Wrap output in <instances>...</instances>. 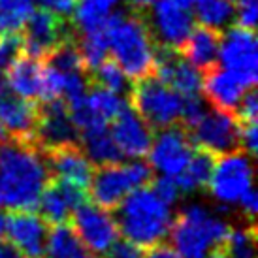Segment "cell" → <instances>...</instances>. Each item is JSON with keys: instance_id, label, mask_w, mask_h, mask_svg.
I'll return each mask as SVG.
<instances>
[{"instance_id": "obj_1", "label": "cell", "mask_w": 258, "mask_h": 258, "mask_svg": "<svg viewBox=\"0 0 258 258\" xmlns=\"http://www.w3.org/2000/svg\"><path fill=\"white\" fill-rule=\"evenodd\" d=\"M49 177L36 142L10 138L0 144V208L34 209Z\"/></svg>"}, {"instance_id": "obj_2", "label": "cell", "mask_w": 258, "mask_h": 258, "mask_svg": "<svg viewBox=\"0 0 258 258\" xmlns=\"http://www.w3.org/2000/svg\"><path fill=\"white\" fill-rule=\"evenodd\" d=\"M109 53L130 81L151 76L155 64V42L145 23L144 10L124 8L111 12L104 23Z\"/></svg>"}, {"instance_id": "obj_3", "label": "cell", "mask_w": 258, "mask_h": 258, "mask_svg": "<svg viewBox=\"0 0 258 258\" xmlns=\"http://www.w3.org/2000/svg\"><path fill=\"white\" fill-rule=\"evenodd\" d=\"M113 219L122 236L145 249L162 243L172 226L170 206L147 185L126 194L113 208Z\"/></svg>"}, {"instance_id": "obj_4", "label": "cell", "mask_w": 258, "mask_h": 258, "mask_svg": "<svg viewBox=\"0 0 258 258\" xmlns=\"http://www.w3.org/2000/svg\"><path fill=\"white\" fill-rule=\"evenodd\" d=\"M230 226L202 204H186L170 226V247L179 258H208L222 247Z\"/></svg>"}, {"instance_id": "obj_5", "label": "cell", "mask_w": 258, "mask_h": 258, "mask_svg": "<svg viewBox=\"0 0 258 258\" xmlns=\"http://www.w3.org/2000/svg\"><path fill=\"white\" fill-rule=\"evenodd\" d=\"M128 104L153 130L173 126L181 119V94L153 74L132 81Z\"/></svg>"}, {"instance_id": "obj_6", "label": "cell", "mask_w": 258, "mask_h": 258, "mask_svg": "<svg viewBox=\"0 0 258 258\" xmlns=\"http://www.w3.org/2000/svg\"><path fill=\"white\" fill-rule=\"evenodd\" d=\"M153 179V168L147 162L136 160L130 164H104L94 168L89 190L96 206L104 209H113L122 198L134 188L145 186Z\"/></svg>"}, {"instance_id": "obj_7", "label": "cell", "mask_w": 258, "mask_h": 258, "mask_svg": "<svg viewBox=\"0 0 258 258\" xmlns=\"http://www.w3.org/2000/svg\"><path fill=\"white\" fill-rule=\"evenodd\" d=\"M219 58L222 68L245 87L252 89L258 78V53L254 30L232 27L221 32Z\"/></svg>"}, {"instance_id": "obj_8", "label": "cell", "mask_w": 258, "mask_h": 258, "mask_svg": "<svg viewBox=\"0 0 258 258\" xmlns=\"http://www.w3.org/2000/svg\"><path fill=\"white\" fill-rule=\"evenodd\" d=\"M21 30L23 53L40 60H43L55 45L76 36V27L68 21V17L55 14L47 8L32 10Z\"/></svg>"}, {"instance_id": "obj_9", "label": "cell", "mask_w": 258, "mask_h": 258, "mask_svg": "<svg viewBox=\"0 0 258 258\" xmlns=\"http://www.w3.org/2000/svg\"><path fill=\"white\" fill-rule=\"evenodd\" d=\"M208 186L211 196L222 208L237 204L252 186V164L249 155L237 149L217 157Z\"/></svg>"}, {"instance_id": "obj_10", "label": "cell", "mask_w": 258, "mask_h": 258, "mask_svg": "<svg viewBox=\"0 0 258 258\" xmlns=\"http://www.w3.org/2000/svg\"><path fill=\"white\" fill-rule=\"evenodd\" d=\"M239 128L241 124L236 115L213 108L208 109L200 121L186 132L194 147H200L213 153L215 157H221L241 147Z\"/></svg>"}, {"instance_id": "obj_11", "label": "cell", "mask_w": 258, "mask_h": 258, "mask_svg": "<svg viewBox=\"0 0 258 258\" xmlns=\"http://www.w3.org/2000/svg\"><path fill=\"white\" fill-rule=\"evenodd\" d=\"M144 15L155 45L179 49L194 29L192 14L172 0H157L151 12L144 10Z\"/></svg>"}, {"instance_id": "obj_12", "label": "cell", "mask_w": 258, "mask_h": 258, "mask_svg": "<svg viewBox=\"0 0 258 258\" xmlns=\"http://www.w3.org/2000/svg\"><path fill=\"white\" fill-rule=\"evenodd\" d=\"M194 145L188 138L185 126H168L158 130L157 138H153L149 155V166L157 170L160 175L175 177L183 172V168L192 157Z\"/></svg>"}, {"instance_id": "obj_13", "label": "cell", "mask_w": 258, "mask_h": 258, "mask_svg": "<svg viewBox=\"0 0 258 258\" xmlns=\"http://www.w3.org/2000/svg\"><path fill=\"white\" fill-rule=\"evenodd\" d=\"M38 122L34 142L40 149H57L64 145L79 144V130L68 113L62 98L51 102H38Z\"/></svg>"}, {"instance_id": "obj_14", "label": "cell", "mask_w": 258, "mask_h": 258, "mask_svg": "<svg viewBox=\"0 0 258 258\" xmlns=\"http://www.w3.org/2000/svg\"><path fill=\"white\" fill-rule=\"evenodd\" d=\"M74 213V230L91 252L104 254V251L119 236L113 215L96 204H81Z\"/></svg>"}, {"instance_id": "obj_15", "label": "cell", "mask_w": 258, "mask_h": 258, "mask_svg": "<svg viewBox=\"0 0 258 258\" xmlns=\"http://www.w3.org/2000/svg\"><path fill=\"white\" fill-rule=\"evenodd\" d=\"M6 234L25 258H40L45 251L49 228L32 209H15L6 217Z\"/></svg>"}, {"instance_id": "obj_16", "label": "cell", "mask_w": 258, "mask_h": 258, "mask_svg": "<svg viewBox=\"0 0 258 258\" xmlns=\"http://www.w3.org/2000/svg\"><path fill=\"white\" fill-rule=\"evenodd\" d=\"M111 138H113L115 145L119 147L122 157L142 158L147 155V151L151 147L153 128L126 102L124 108L115 115L113 126H111Z\"/></svg>"}, {"instance_id": "obj_17", "label": "cell", "mask_w": 258, "mask_h": 258, "mask_svg": "<svg viewBox=\"0 0 258 258\" xmlns=\"http://www.w3.org/2000/svg\"><path fill=\"white\" fill-rule=\"evenodd\" d=\"M38 111V102L21 98L6 83L0 85V122L8 130L10 138L34 142Z\"/></svg>"}, {"instance_id": "obj_18", "label": "cell", "mask_w": 258, "mask_h": 258, "mask_svg": "<svg viewBox=\"0 0 258 258\" xmlns=\"http://www.w3.org/2000/svg\"><path fill=\"white\" fill-rule=\"evenodd\" d=\"M45 164L49 168L51 177H58L68 183L89 188L91 177L94 172V164L87 158L81 145H64L57 149H42Z\"/></svg>"}, {"instance_id": "obj_19", "label": "cell", "mask_w": 258, "mask_h": 258, "mask_svg": "<svg viewBox=\"0 0 258 258\" xmlns=\"http://www.w3.org/2000/svg\"><path fill=\"white\" fill-rule=\"evenodd\" d=\"M202 89L206 93V100L211 102L213 108L230 111V113L236 111L237 104L245 93V87L219 64L206 70Z\"/></svg>"}, {"instance_id": "obj_20", "label": "cell", "mask_w": 258, "mask_h": 258, "mask_svg": "<svg viewBox=\"0 0 258 258\" xmlns=\"http://www.w3.org/2000/svg\"><path fill=\"white\" fill-rule=\"evenodd\" d=\"M219 45H221V32L200 25L198 29H192L179 51L190 64L206 72L219 64Z\"/></svg>"}, {"instance_id": "obj_21", "label": "cell", "mask_w": 258, "mask_h": 258, "mask_svg": "<svg viewBox=\"0 0 258 258\" xmlns=\"http://www.w3.org/2000/svg\"><path fill=\"white\" fill-rule=\"evenodd\" d=\"M6 85L21 98L38 102L42 89V60L21 53L6 70Z\"/></svg>"}, {"instance_id": "obj_22", "label": "cell", "mask_w": 258, "mask_h": 258, "mask_svg": "<svg viewBox=\"0 0 258 258\" xmlns=\"http://www.w3.org/2000/svg\"><path fill=\"white\" fill-rule=\"evenodd\" d=\"M79 145L87 158L96 166L115 164L122 160L121 151L115 145L108 126H96L79 132Z\"/></svg>"}, {"instance_id": "obj_23", "label": "cell", "mask_w": 258, "mask_h": 258, "mask_svg": "<svg viewBox=\"0 0 258 258\" xmlns=\"http://www.w3.org/2000/svg\"><path fill=\"white\" fill-rule=\"evenodd\" d=\"M215 162L217 157L213 153L200 149V147H194L192 157H190V160L183 168V172L173 177L181 192L204 190L209 183V177H211V172L215 168Z\"/></svg>"}, {"instance_id": "obj_24", "label": "cell", "mask_w": 258, "mask_h": 258, "mask_svg": "<svg viewBox=\"0 0 258 258\" xmlns=\"http://www.w3.org/2000/svg\"><path fill=\"white\" fill-rule=\"evenodd\" d=\"M45 249L49 258H93V252L87 249L85 243L76 234V230L66 222L53 224L51 232L47 234Z\"/></svg>"}, {"instance_id": "obj_25", "label": "cell", "mask_w": 258, "mask_h": 258, "mask_svg": "<svg viewBox=\"0 0 258 258\" xmlns=\"http://www.w3.org/2000/svg\"><path fill=\"white\" fill-rule=\"evenodd\" d=\"M36 208L40 211L38 215L42 217L47 224H62L70 219L74 211L70 202L66 200L64 192L60 190L58 183L55 181V177H49L47 185L43 186Z\"/></svg>"}, {"instance_id": "obj_26", "label": "cell", "mask_w": 258, "mask_h": 258, "mask_svg": "<svg viewBox=\"0 0 258 258\" xmlns=\"http://www.w3.org/2000/svg\"><path fill=\"white\" fill-rule=\"evenodd\" d=\"M228 258H256V226L254 221L241 219L232 224L221 247Z\"/></svg>"}, {"instance_id": "obj_27", "label": "cell", "mask_w": 258, "mask_h": 258, "mask_svg": "<svg viewBox=\"0 0 258 258\" xmlns=\"http://www.w3.org/2000/svg\"><path fill=\"white\" fill-rule=\"evenodd\" d=\"M236 6L232 0H196L194 2V17L202 27L222 32L234 21Z\"/></svg>"}, {"instance_id": "obj_28", "label": "cell", "mask_w": 258, "mask_h": 258, "mask_svg": "<svg viewBox=\"0 0 258 258\" xmlns=\"http://www.w3.org/2000/svg\"><path fill=\"white\" fill-rule=\"evenodd\" d=\"M119 4V0H79L74 6L76 19L74 27L79 32L94 30L104 27L106 19L113 12V8Z\"/></svg>"}, {"instance_id": "obj_29", "label": "cell", "mask_w": 258, "mask_h": 258, "mask_svg": "<svg viewBox=\"0 0 258 258\" xmlns=\"http://www.w3.org/2000/svg\"><path fill=\"white\" fill-rule=\"evenodd\" d=\"M89 78H91V85L106 89V91L119 94V96H126V100H128L132 81L126 78V74L122 72L121 66L111 57L102 60L93 72H89Z\"/></svg>"}, {"instance_id": "obj_30", "label": "cell", "mask_w": 258, "mask_h": 258, "mask_svg": "<svg viewBox=\"0 0 258 258\" xmlns=\"http://www.w3.org/2000/svg\"><path fill=\"white\" fill-rule=\"evenodd\" d=\"M32 10V0H0V34L21 32Z\"/></svg>"}, {"instance_id": "obj_31", "label": "cell", "mask_w": 258, "mask_h": 258, "mask_svg": "<svg viewBox=\"0 0 258 258\" xmlns=\"http://www.w3.org/2000/svg\"><path fill=\"white\" fill-rule=\"evenodd\" d=\"M208 100L198 94H186V96H181V119L183 121V126L186 130L194 126L196 122L200 121L204 113L208 111Z\"/></svg>"}, {"instance_id": "obj_32", "label": "cell", "mask_w": 258, "mask_h": 258, "mask_svg": "<svg viewBox=\"0 0 258 258\" xmlns=\"http://www.w3.org/2000/svg\"><path fill=\"white\" fill-rule=\"evenodd\" d=\"M23 53L21 32L0 34V72H6L10 64Z\"/></svg>"}, {"instance_id": "obj_33", "label": "cell", "mask_w": 258, "mask_h": 258, "mask_svg": "<svg viewBox=\"0 0 258 258\" xmlns=\"http://www.w3.org/2000/svg\"><path fill=\"white\" fill-rule=\"evenodd\" d=\"M104 254H106V258H145L147 249L130 241L126 237H122V239H115L104 251Z\"/></svg>"}, {"instance_id": "obj_34", "label": "cell", "mask_w": 258, "mask_h": 258, "mask_svg": "<svg viewBox=\"0 0 258 258\" xmlns=\"http://www.w3.org/2000/svg\"><path fill=\"white\" fill-rule=\"evenodd\" d=\"M151 181H153V186H151V188L155 190V194H157L164 204L172 206V204L177 202L181 190L173 177H170V175H158V177H155V179H151Z\"/></svg>"}, {"instance_id": "obj_35", "label": "cell", "mask_w": 258, "mask_h": 258, "mask_svg": "<svg viewBox=\"0 0 258 258\" xmlns=\"http://www.w3.org/2000/svg\"><path fill=\"white\" fill-rule=\"evenodd\" d=\"M258 17V0H239L236 6L234 19L237 21V27L254 30Z\"/></svg>"}, {"instance_id": "obj_36", "label": "cell", "mask_w": 258, "mask_h": 258, "mask_svg": "<svg viewBox=\"0 0 258 258\" xmlns=\"http://www.w3.org/2000/svg\"><path fill=\"white\" fill-rule=\"evenodd\" d=\"M234 115L237 117V121L243 122V121H256V115H258V98L256 93H254V87L249 89L247 93H243L241 100L237 104L236 111Z\"/></svg>"}, {"instance_id": "obj_37", "label": "cell", "mask_w": 258, "mask_h": 258, "mask_svg": "<svg viewBox=\"0 0 258 258\" xmlns=\"http://www.w3.org/2000/svg\"><path fill=\"white\" fill-rule=\"evenodd\" d=\"M239 140H241V147L247 155H254L258 149V130L256 121H243L239 122Z\"/></svg>"}, {"instance_id": "obj_38", "label": "cell", "mask_w": 258, "mask_h": 258, "mask_svg": "<svg viewBox=\"0 0 258 258\" xmlns=\"http://www.w3.org/2000/svg\"><path fill=\"white\" fill-rule=\"evenodd\" d=\"M237 206H239L241 213H243V219H247V221H254V215H256V211H258V198H256V192H254L252 186L241 196V198H239Z\"/></svg>"}, {"instance_id": "obj_39", "label": "cell", "mask_w": 258, "mask_h": 258, "mask_svg": "<svg viewBox=\"0 0 258 258\" xmlns=\"http://www.w3.org/2000/svg\"><path fill=\"white\" fill-rule=\"evenodd\" d=\"M76 2L78 0H40V4L43 8H47V10H51V12H55L58 15H64V17H68L74 12Z\"/></svg>"}, {"instance_id": "obj_40", "label": "cell", "mask_w": 258, "mask_h": 258, "mask_svg": "<svg viewBox=\"0 0 258 258\" xmlns=\"http://www.w3.org/2000/svg\"><path fill=\"white\" fill-rule=\"evenodd\" d=\"M145 258H179V254L173 251L172 247L160 243V245L151 247V251L145 254Z\"/></svg>"}, {"instance_id": "obj_41", "label": "cell", "mask_w": 258, "mask_h": 258, "mask_svg": "<svg viewBox=\"0 0 258 258\" xmlns=\"http://www.w3.org/2000/svg\"><path fill=\"white\" fill-rule=\"evenodd\" d=\"M0 258H25V254L10 239L0 237Z\"/></svg>"}, {"instance_id": "obj_42", "label": "cell", "mask_w": 258, "mask_h": 258, "mask_svg": "<svg viewBox=\"0 0 258 258\" xmlns=\"http://www.w3.org/2000/svg\"><path fill=\"white\" fill-rule=\"evenodd\" d=\"M157 0H128V6L134 10H149Z\"/></svg>"}, {"instance_id": "obj_43", "label": "cell", "mask_w": 258, "mask_h": 258, "mask_svg": "<svg viewBox=\"0 0 258 258\" xmlns=\"http://www.w3.org/2000/svg\"><path fill=\"white\" fill-rule=\"evenodd\" d=\"M172 2L173 4H177V6L186 8V10H188L190 6H194V2H196V0H172Z\"/></svg>"}, {"instance_id": "obj_44", "label": "cell", "mask_w": 258, "mask_h": 258, "mask_svg": "<svg viewBox=\"0 0 258 258\" xmlns=\"http://www.w3.org/2000/svg\"><path fill=\"white\" fill-rule=\"evenodd\" d=\"M6 140H10V134H8V130L4 128V124L0 122V144H4Z\"/></svg>"}, {"instance_id": "obj_45", "label": "cell", "mask_w": 258, "mask_h": 258, "mask_svg": "<svg viewBox=\"0 0 258 258\" xmlns=\"http://www.w3.org/2000/svg\"><path fill=\"white\" fill-rule=\"evenodd\" d=\"M208 258H228V256H226V252L222 251V249H217V251L211 252Z\"/></svg>"}, {"instance_id": "obj_46", "label": "cell", "mask_w": 258, "mask_h": 258, "mask_svg": "<svg viewBox=\"0 0 258 258\" xmlns=\"http://www.w3.org/2000/svg\"><path fill=\"white\" fill-rule=\"evenodd\" d=\"M4 232H6V217L0 213V237L4 236Z\"/></svg>"}, {"instance_id": "obj_47", "label": "cell", "mask_w": 258, "mask_h": 258, "mask_svg": "<svg viewBox=\"0 0 258 258\" xmlns=\"http://www.w3.org/2000/svg\"><path fill=\"white\" fill-rule=\"evenodd\" d=\"M2 83H4V81H2V79H0V85H2Z\"/></svg>"}]
</instances>
